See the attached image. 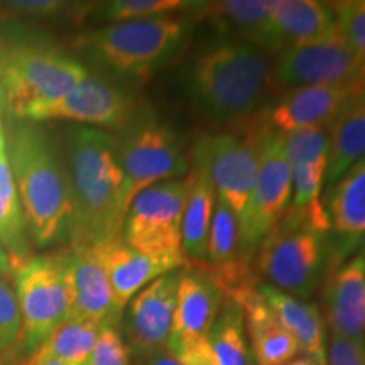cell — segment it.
Returning a JSON list of instances; mask_svg holds the SVG:
<instances>
[{"mask_svg": "<svg viewBox=\"0 0 365 365\" xmlns=\"http://www.w3.org/2000/svg\"><path fill=\"white\" fill-rule=\"evenodd\" d=\"M73 217L71 249L97 247L122 237V170L115 137L93 127L73 125L65 134Z\"/></svg>", "mask_w": 365, "mask_h": 365, "instance_id": "cell-1", "label": "cell"}, {"mask_svg": "<svg viewBox=\"0 0 365 365\" xmlns=\"http://www.w3.org/2000/svg\"><path fill=\"white\" fill-rule=\"evenodd\" d=\"M365 158V90L355 91L346 98L335 118L330 122V154L325 188Z\"/></svg>", "mask_w": 365, "mask_h": 365, "instance_id": "cell-26", "label": "cell"}, {"mask_svg": "<svg viewBox=\"0 0 365 365\" xmlns=\"http://www.w3.org/2000/svg\"><path fill=\"white\" fill-rule=\"evenodd\" d=\"M237 304L244 314L245 331L249 335L255 364L284 365L298 357L301 352L298 344L269 308L257 286L249 289Z\"/></svg>", "mask_w": 365, "mask_h": 365, "instance_id": "cell-23", "label": "cell"}, {"mask_svg": "<svg viewBox=\"0 0 365 365\" xmlns=\"http://www.w3.org/2000/svg\"><path fill=\"white\" fill-rule=\"evenodd\" d=\"M88 365H130V350L115 323L100 328Z\"/></svg>", "mask_w": 365, "mask_h": 365, "instance_id": "cell-34", "label": "cell"}, {"mask_svg": "<svg viewBox=\"0 0 365 365\" xmlns=\"http://www.w3.org/2000/svg\"><path fill=\"white\" fill-rule=\"evenodd\" d=\"M178 282V271L164 274L137 293L125 307L122 328L125 344L137 359L144 360L166 350L175 317Z\"/></svg>", "mask_w": 365, "mask_h": 365, "instance_id": "cell-14", "label": "cell"}, {"mask_svg": "<svg viewBox=\"0 0 365 365\" xmlns=\"http://www.w3.org/2000/svg\"><path fill=\"white\" fill-rule=\"evenodd\" d=\"M90 249H93L95 255L105 269L112 287L115 308L120 314L130 303V299L137 293H140L145 286H149L150 282L164 274L178 271L170 264L132 249L122 237Z\"/></svg>", "mask_w": 365, "mask_h": 365, "instance_id": "cell-22", "label": "cell"}, {"mask_svg": "<svg viewBox=\"0 0 365 365\" xmlns=\"http://www.w3.org/2000/svg\"><path fill=\"white\" fill-rule=\"evenodd\" d=\"M117 158L122 170V210L156 182L180 180L190 173V158L180 135L153 118L137 117L115 137Z\"/></svg>", "mask_w": 365, "mask_h": 365, "instance_id": "cell-7", "label": "cell"}, {"mask_svg": "<svg viewBox=\"0 0 365 365\" xmlns=\"http://www.w3.org/2000/svg\"><path fill=\"white\" fill-rule=\"evenodd\" d=\"M4 108H6V103H4V88H2V83H0V130L4 129V125H2Z\"/></svg>", "mask_w": 365, "mask_h": 365, "instance_id": "cell-43", "label": "cell"}, {"mask_svg": "<svg viewBox=\"0 0 365 365\" xmlns=\"http://www.w3.org/2000/svg\"><path fill=\"white\" fill-rule=\"evenodd\" d=\"M261 132L240 137L232 132H207L193 143L191 166L212 182L217 198L227 203L240 218L252 193L257 176Z\"/></svg>", "mask_w": 365, "mask_h": 365, "instance_id": "cell-11", "label": "cell"}, {"mask_svg": "<svg viewBox=\"0 0 365 365\" xmlns=\"http://www.w3.org/2000/svg\"><path fill=\"white\" fill-rule=\"evenodd\" d=\"M14 272H16V266H14L11 255L0 247V274H4V276H11Z\"/></svg>", "mask_w": 365, "mask_h": 365, "instance_id": "cell-40", "label": "cell"}, {"mask_svg": "<svg viewBox=\"0 0 365 365\" xmlns=\"http://www.w3.org/2000/svg\"><path fill=\"white\" fill-rule=\"evenodd\" d=\"M272 78L282 88L340 86L365 90V70L339 29L328 38L284 49L277 54Z\"/></svg>", "mask_w": 365, "mask_h": 365, "instance_id": "cell-13", "label": "cell"}, {"mask_svg": "<svg viewBox=\"0 0 365 365\" xmlns=\"http://www.w3.org/2000/svg\"><path fill=\"white\" fill-rule=\"evenodd\" d=\"M336 29L365 70V0L331 2Z\"/></svg>", "mask_w": 365, "mask_h": 365, "instance_id": "cell-32", "label": "cell"}, {"mask_svg": "<svg viewBox=\"0 0 365 365\" xmlns=\"http://www.w3.org/2000/svg\"><path fill=\"white\" fill-rule=\"evenodd\" d=\"M98 323L71 317L61 323L41 345L63 365H88V359L100 333Z\"/></svg>", "mask_w": 365, "mask_h": 365, "instance_id": "cell-30", "label": "cell"}, {"mask_svg": "<svg viewBox=\"0 0 365 365\" xmlns=\"http://www.w3.org/2000/svg\"><path fill=\"white\" fill-rule=\"evenodd\" d=\"M188 195V178L156 182L132 200L125 213L122 239L132 249L180 269L182 252L181 223Z\"/></svg>", "mask_w": 365, "mask_h": 365, "instance_id": "cell-8", "label": "cell"}, {"mask_svg": "<svg viewBox=\"0 0 365 365\" xmlns=\"http://www.w3.org/2000/svg\"><path fill=\"white\" fill-rule=\"evenodd\" d=\"M323 207L330 227L331 262L340 266L354 250H359L365 235V158L327 188Z\"/></svg>", "mask_w": 365, "mask_h": 365, "instance_id": "cell-16", "label": "cell"}, {"mask_svg": "<svg viewBox=\"0 0 365 365\" xmlns=\"http://www.w3.org/2000/svg\"><path fill=\"white\" fill-rule=\"evenodd\" d=\"M223 301L222 291L207 274L202 271L180 272L168 352L176 357L185 346L207 339Z\"/></svg>", "mask_w": 365, "mask_h": 365, "instance_id": "cell-17", "label": "cell"}, {"mask_svg": "<svg viewBox=\"0 0 365 365\" xmlns=\"http://www.w3.org/2000/svg\"><path fill=\"white\" fill-rule=\"evenodd\" d=\"M207 340L217 365H255L239 304L223 301Z\"/></svg>", "mask_w": 365, "mask_h": 365, "instance_id": "cell-29", "label": "cell"}, {"mask_svg": "<svg viewBox=\"0 0 365 365\" xmlns=\"http://www.w3.org/2000/svg\"><path fill=\"white\" fill-rule=\"evenodd\" d=\"M284 365H318L317 362H314L313 359L307 357V355H298V357H294L293 360H289V362L284 364Z\"/></svg>", "mask_w": 365, "mask_h": 365, "instance_id": "cell-41", "label": "cell"}, {"mask_svg": "<svg viewBox=\"0 0 365 365\" xmlns=\"http://www.w3.org/2000/svg\"><path fill=\"white\" fill-rule=\"evenodd\" d=\"M291 193V170L282 134L262 127L257 176L249 202L239 218L240 254L247 264H252L261 242L284 218Z\"/></svg>", "mask_w": 365, "mask_h": 365, "instance_id": "cell-10", "label": "cell"}, {"mask_svg": "<svg viewBox=\"0 0 365 365\" xmlns=\"http://www.w3.org/2000/svg\"><path fill=\"white\" fill-rule=\"evenodd\" d=\"M359 250H360V255H365V235H364L362 242H360V247H359Z\"/></svg>", "mask_w": 365, "mask_h": 365, "instance_id": "cell-44", "label": "cell"}, {"mask_svg": "<svg viewBox=\"0 0 365 365\" xmlns=\"http://www.w3.org/2000/svg\"><path fill=\"white\" fill-rule=\"evenodd\" d=\"M7 153L31 240L49 247L70 239L73 200L66 166L36 124L9 118Z\"/></svg>", "mask_w": 365, "mask_h": 365, "instance_id": "cell-2", "label": "cell"}, {"mask_svg": "<svg viewBox=\"0 0 365 365\" xmlns=\"http://www.w3.org/2000/svg\"><path fill=\"white\" fill-rule=\"evenodd\" d=\"M0 247L16 269L31 259V237L9 161L6 129L0 130Z\"/></svg>", "mask_w": 365, "mask_h": 365, "instance_id": "cell-27", "label": "cell"}, {"mask_svg": "<svg viewBox=\"0 0 365 365\" xmlns=\"http://www.w3.org/2000/svg\"><path fill=\"white\" fill-rule=\"evenodd\" d=\"M7 11L21 16H33V17H49L66 11L70 4L58 2V0H11L4 4Z\"/></svg>", "mask_w": 365, "mask_h": 365, "instance_id": "cell-36", "label": "cell"}, {"mask_svg": "<svg viewBox=\"0 0 365 365\" xmlns=\"http://www.w3.org/2000/svg\"><path fill=\"white\" fill-rule=\"evenodd\" d=\"M255 365H261V364H255Z\"/></svg>", "mask_w": 365, "mask_h": 365, "instance_id": "cell-45", "label": "cell"}, {"mask_svg": "<svg viewBox=\"0 0 365 365\" xmlns=\"http://www.w3.org/2000/svg\"><path fill=\"white\" fill-rule=\"evenodd\" d=\"M336 31L331 2L276 0L259 49L266 54L317 43Z\"/></svg>", "mask_w": 365, "mask_h": 365, "instance_id": "cell-18", "label": "cell"}, {"mask_svg": "<svg viewBox=\"0 0 365 365\" xmlns=\"http://www.w3.org/2000/svg\"><path fill=\"white\" fill-rule=\"evenodd\" d=\"M188 178L185 212H182L181 237L186 261H207L210 223L215 207V190L202 171L191 166Z\"/></svg>", "mask_w": 365, "mask_h": 365, "instance_id": "cell-28", "label": "cell"}, {"mask_svg": "<svg viewBox=\"0 0 365 365\" xmlns=\"http://www.w3.org/2000/svg\"><path fill=\"white\" fill-rule=\"evenodd\" d=\"M14 277L22 322L21 352L31 355L71 318L65 254L31 257L16 269Z\"/></svg>", "mask_w": 365, "mask_h": 365, "instance_id": "cell-9", "label": "cell"}, {"mask_svg": "<svg viewBox=\"0 0 365 365\" xmlns=\"http://www.w3.org/2000/svg\"><path fill=\"white\" fill-rule=\"evenodd\" d=\"M7 53H9V49H4L2 44H0V78H2V71H4V65H6Z\"/></svg>", "mask_w": 365, "mask_h": 365, "instance_id": "cell-42", "label": "cell"}, {"mask_svg": "<svg viewBox=\"0 0 365 365\" xmlns=\"http://www.w3.org/2000/svg\"><path fill=\"white\" fill-rule=\"evenodd\" d=\"M257 289L301 352L318 365H327L325 323L317 304L282 293L266 282L257 284Z\"/></svg>", "mask_w": 365, "mask_h": 365, "instance_id": "cell-24", "label": "cell"}, {"mask_svg": "<svg viewBox=\"0 0 365 365\" xmlns=\"http://www.w3.org/2000/svg\"><path fill=\"white\" fill-rule=\"evenodd\" d=\"M198 6L200 2H190V0H112V2L100 4L97 19L117 24V22L168 16V14L193 12Z\"/></svg>", "mask_w": 365, "mask_h": 365, "instance_id": "cell-31", "label": "cell"}, {"mask_svg": "<svg viewBox=\"0 0 365 365\" xmlns=\"http://www.w3.org/2000/svg\"><path fill=\"white\" fill-rule=\"evenodd\" d=\"M22 322L16 291L0 277V362L21 352Z\"/></svg>", "mask_w": 365, "mask_h": 365, "instance_id": "cell-33", "label": "cell"}, {"mask_svg": "<svg viewBox=\"0 0 365 365\" xmlns=\"http://www.w3.org/2000/svg\"><path fill=\"white\" fill-rule=\"evenodd\" d=\"M327 365H365V336H330Z\"/></svg>", "mask_w": 365, "mask_h": 365, "instance_id": "cell-35", "label": "cell"}, {"mask_svg": "<svg viewBox=\"0 0 365 365\" xmlns=\"http://www.w3.org/2000/svg\"><path fill=\"white\" fill-rule=\"evenodd\" d=\"M137 118L132 95L97 76L86 75L61 100L49 107L38 122L68 120L85 127L124 130Z\"/></svg>", "mask_w": 365, "mask_h": 365, "instance_id": "cell-15", "label": "cell"}, {"mask_svg": "<svg viewBox=\"0 0 365 365\" xmlns=\"http://www.w3.org/2000/svg\"><path fill=\"white\" fill-rule=\"evenodd\" d=\"M176 359L180 360L181 365H217L207 339L185 346L176 355Z\"/></svg>", "mask_w": 365, "mask_h": 365, "instance_id": "cell-37", "label": "cell"}, {"mask_svg": "<svg viewBox=\"0 0 365 365\" xmlns=\"http://www.w3.org/2000/svg\"><path fill=\"white\" fill-rule=\"evenodd\" d=\"M68 284L71 291V317L90 319L100 327L120 323L110 282L93 249L76 247L65 252Z\"/></svg>", "mask_w": 365, "mask_h": 365, "instance_id": "cell-20", "label": "cell"}, {"mask_svg": "<svg viewBox=\"0 0 365 365\" xmlns=\"http://www.w3.org/2000/svg\"><path fill=\"white\" fill-rule=\"evenodd\" d=\"M193 21L190 16L168 14L117 22L90 31L80 44L113 71L140 78L156 71L180 51Z\"/></svg>", "mask_w": 365, "mask_h": 365, "instance_id": "cell-4", "label": "cell"}, {"mask_svg": "<svg viewBox=\"0 0 365 365\" xmlns=\"http://www.w3.org/2000/svg\"><path fill=\"white\" fill-rule=\"evenodd\" d=\"M140 365H181V362L175 357V355L168 352L166 349V350H161V352L150 355L148 359H144Z\"/></svg>", "mask_w": 365, "mask_h": 365, "instance_id": "cell-39", "label": "cell"}, {"mask_svg": "<svg viewBox=\"0 0 365 365\" xmlns=\"http://www.w3.org/2000/svg\"><path fill=\"white\" fill-rule=\"evenodd\" d=\"M16 365H63V364L54 357H51V355H49L48 352H46V350H43L39 346L36 352H33L29 355V357L24 359L22 362L16 364Z\"/></svg>", "mask_w": 365, "mask_h": 365, "instance_id": "cell-38", "label": "cell"}, {"mask_svg": "<svg viewBox=\"0 0 365 365\" xmlns=\"http://www.w3.org/2000/svg\"><path fill=\"white\" fill-rule=\"evenodd\" d=\"M291 170V203L281 222L328 232L322 193L330 154V124L282 134Z\"/></svg>", "mask_w": 365, "mask_h": 365, "instance_id": "cell-12", "label": "cell"}, {"mask_svg": "<svg viewBox=\"0 0 365 365\" xmlns=\"http://www.w3.org/2000/svg\"><path fill=\"white\" fill-rule=\"evenodd\" d=\"M327 325L331 335L365 336V255L341 262L323 291Z\"/></svg>", "mask_w": 365, "mask_h": 365, "instance_id": "cell-21", "label": "cell"}, {"mask_svg": "<svg viewBox=\"0 0 365 365\" xmlns=\"http://www.w3.org/2000/svg\"><path fill=\"white\" fill-rule=\"evenodd\" d=\"M276 0H225L200 2L195 21H208L227 41H242L259 49Z\"/></svg>", "mask_w": 365, "mask_h": 365, "instance_id": "cell-25", "label": "cell"}, {"mask_svg": "<svg viewBox=\"0 0 365 365\" xmlns=\"http://www.w3.org/2000/svg\"><path fill=\"white\" fill-rule=\"evenodd\" d=\"M252 261L269 281L266 284L294 298H309L331 261L328 232L279 222L261 242Z\"/></svg>", "mask_w": 365, "mask_h": 365, "instance_id": "cell-6", "label": "cell"}, {"mask_svg": "<svg viewBox=\"0 0 365 365\" xmlns=\"http://www.w3.org/2000/svg\"><path fill=\"white\" fill-rule=\"evenodd\" d=\"M352 93H355L354 90L340 86L289 88L264 112L262 127L279 134H289L294 130L330 124Z\"/></svg>", "mask_w": 365, "mask_h": 365, "instance_id": "cell-19", "label": "cell"}, {"mask_svg": "<svg viewBox=\"0 0 365 365\" xmlns=\"http://www.w3.org/2000/svg\"><path fill=\"white\" fill-rule=\"evenodd\" d=\"M86 75L81 63L56 49L44 46L9 49L0 78L9 117L38 122Z\"/></svg>", "mask_w": 365, "mask_h": 365, "instance_id": "cell-5", "label": "cell"}, {"mask_svg": "<svg viewBox=\"0 0 365 365\" xmlns=\"http://www.w3.org/2000/svg\"><path fill=\"white\" fill-rule=\"evenodd\" d=\"M271 81L266 53L249 43L223 39L191 63L186 91L200 115L225 124L257 110Z\"/></svg>", "mask_w": 365, "mask_h": 365, "instance_id": "cell-3", "label": "cell"}, {"mask_svg": "<svg viewBox=\"0 0 365 365\" xmlns=\"http://www.w3.org/2000/svg\"><path fill=\"white\" fill-rule=\"evenodd\" d=\"M0 365H2V364H0Z\"/></svg>", "mask_w": 365, "mask_h": 365, "instance_id": "cell-46", "label": "cell"}]
</instances>
